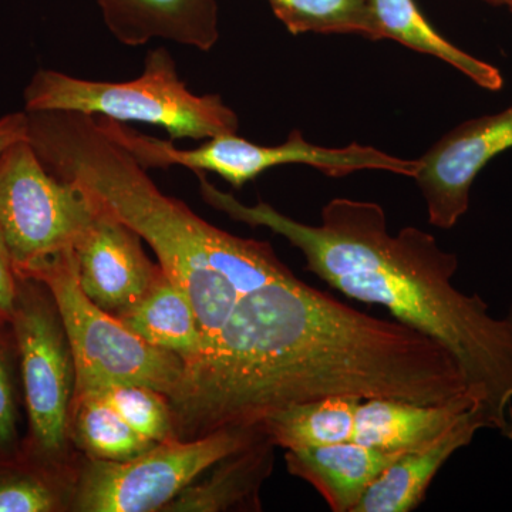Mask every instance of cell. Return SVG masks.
Listing matches in <instances>:
<instances>
[{
    "mask_svg": "<svg viewBox=\"0 0 512 512\" xmlns=\"http://www.w3.org/2000/svg\"><path fill=\"white\" fill-rule=\"evenodd\" d=\"M470 393L456 357L399 320L379 319L291 274L245 292L168 399L175 439L255 429L329 396L441 404Z\"/></svg>",
    "mask_w": 512,
    "mask_h": 512,
    "instance_id": "obj_1",
    "label": "cell"
},
{
    "mask_svg": "<svg viewBox=\"0 0 512 512\" xmlns=\"http://www.w3.org/2000/svg\"><path fill=\"white\" fill-rule=\"evenodd\" d=\"M202 200L234 221L264 227L299 249L306 269L330 288L419 330L456 357L480 404L485 429L512 440V335L480 295L453 285L458 258L419 228L389 232L386 212L372 201L335 198L320 224L293 220L266 202L247 205L197 174Z\"/></svg>",
    "mask_w": 512,
    "mask_h": 512,
    "instance_id": "obj_2",
    "label": "cell"
},
{
    "mask_svg": "<svg viewBox=\"0 0 512 512\" xmlns=\"http://www.w3.org/2000/svg\"><path fill=\"white\" fill-rule=\"evenodd\" d=\"M26 113L28 141L47 170L79 184L140 235L164 274L190 298L200 323L201 352L241 295L291 274L268 242L235 237L165 195L93 116Z\"/></svg>",
    "mask_w": 512,
    "mask_h": 512,
    "instance_id": "obj_3",
    "label": "cell"
},
{
    "mask_svg": "<svg viewBox=\"0 0 512 512\" xmlns=\"http://www.w3.org/2000/svg\"><path fill=\"white\" fill-rule=\"evenodd\" d=\"M25 111H72L86 116L164 128L171 141L208 140L238 134L239 119L220 94L192 93L178 74L170 50L147 53L140 77L130 82H94L39 70L25 93Z\"/></svg>",
    "mask_w": 512,
    "mask_h": 512,
    "instance_id": "obj_4",
    "label": "cell"
},
{
    "mask_svg": "<svg viewBox=\"0 0 512 512\" xmlns=\"http://www.w3.org/2000/svg\"><path fill=\"white\" fill-rule=\"evenodd\" d=\"M23 278L45 285L55 303L72 352L74 394L137 384L167 399L173 396L183 377V357L150 345L117 316L94 305L77 282L74 249L43 262Z\"/></svg>",
    "mask_w": 512,
    "mask_h": 512,
    "instance_id": "obj_5",
    "label": "cell"
},
{
    "mask_svg": "<svg viewBox=\"0 0 512 512\" xmlns=\"http://www.w3.org/2000/svg\"><path fill=\"white\" fill-rule=\"evenodd\" d=\"M99 212L94 195L47 170L28 138L0 157V232L19 278L76 248Z\"/></svg>",
    "mask_w": 512,
    "mask_h": 512,
    "instance_id": "obj_6",
    "label": "cell"
},
{
    "mask_svg": "<svg viewBox=\"0 0 512 512\" xmlns=\"http://www.w3.org/2000/svg\"><path fill=\"white\" fill-rule=\"evenodd\" d=\"M261 434L255 429L215 431L200 439H170L124 461L93 458L79 481L74 507L86 512L163 510L195 478Z\"/></svg>",
    "mask_w": 512,
    "mask_h": 512,
    "instance_id": "obj_7",
    "label": "cell"
},
{
    "mask_svg": "<svg viewBox=\"0 0 512 512\" xmlns=\"http://www.w3.org/2000/svg\"><path fill=\"white\" fill-rule=\"evenodd\" d=\"M39 282L18 278L9 318L29 419V458L47 466L63 453L74 396V365L55 303Z\"/></svg>",
    "mask_w": 512,
    "mask_h": 512,
    "instance_id": "obj_8",
    "label": "cell"
},
{
    "mask_svg": "<svg viewBox=\"0 0 512 512\" xmlns=\"http://www.w3.org/2000/svg\"><path fill=\"white\" fill-rule=\"evenodd\" d=\"M512 148V104L448 131L420 158L414 180L426 200L429 222L451 229L470 208V192L485 165Z\"/></svg>",
    "mask_w": 512,
    "mask_h": 512,
    "instance_id": "obj_9",
    "label": "cell"
},
{
    "mask_svg": "<svg viewBox=\"0 0 512 512\" xmlns=\"http://www.w3.org/2000/svg\"><path fill=\"white\" fill-rule=\"evenodd\" d=\"M141 241L100 202L99 214L74 248L80 289L94 305L117 318L146 295L160 272Z\"/></svg>",
    "mask_w": 512,
    "mask_h": 512,
    "instance_id": "obj_10",
    "label": "cell"
},
{
    "mask_svg": "<svg viewBox=\"0 0 512 512\" xmlns=\"http://www.w3.org/2000/svg\"><path fill=\"white\" fill-rule=\"evenodd\" d=\"M104 23L123 45L154 39L210 52L220 40L217 0H97Z\"/></svg>",
    "mask_w": 512,
    "mask_h": 512,
    "instance_id": "obj_11",
    "label": "cell"
},
{
    "mask_svg": "<svg viewBox=\"0 0 512 512\" xmlns=\"http://www.w3.org/2000/svg\"><path fill=\"white\" fill-rule=\"evenodd\" d=\"M485 429L478 410L458 417L436 439L404 451L370 485L353 512H410L416 510L429 490L431 481L448 458L467 447L477 431Z\"/></svg>",
    "mask_w": 512,
    "mask_h": 512,
    "instance_id": "obj_12",
    "label": "cell"
},
{
    "mask_svg": "<svg viewBox=\"0 0 512 512\" xmlns=\"http://www.w3.org/2000/svg\"><path fill=\"white\" fill-rule=\"evenodd\" d=\"M355 441L286 450L292 476L312 485L333 512H353L370 485L400 456Z\"/></svg>",
    "mask_w": 512,
    "mask_h": 512,
    "instance_id": "obj_13",
    "label": "cell"
},
{
    "mask_svg": "<svg viewBox=\"0 0 512 512\" xmlns=\"http://www.w3.org/2000/svg\"><path fill=\"white\" fill-rule=\"evenodd\" d=\"M471 410L481 413L480 404L470 394L441 404H416L383 397L362 399L356 410L353 441L404 453L436 439L458 417Z\"/></svg>",
    "mask_w": 512,
    "mask_h": 512,
    "instance_id": "obj_14",
    "label": "cell"
},
{
    "mask_svg": "<svg viewBox=\"0 0 512 512\" xmlns=\"http://www.w3.org/2000/svg\"><path fill=\"white\" fill-rule=\"evenodd\" d=\"M379 29L380 40L390 39L443 60L468 77L481 89L498 92L503 89L504 77L500 69L464 52L448 42L424 18L414 0H367Z\"/></svg>",
    "mask_w": 512,
    "mask_h": 512,
    "instance_id": "obj_15",
    "label": "cell"
},
{
    "mask_svg": "<svg viewBox=\"0 0 512 512\" xmlns=\"http://www.w3.org/2000/svg\"><path fill=\"white\" fill-rule=\"evenodd\" d=\"M119 319L150 345L173 352L184 362L200 355L202 336L194 306L161 268L146 295Z\"/></svg>",
    "mask_w": 512,
    "mask_h": 512,
    "instance_id": "obj_16",
    "label": "cell"
},
{
    "mask_svg": "<svg viewBox=\"0 0 512 512\" xmlns=\"http://www.w3.org/2000/svg\"><path fill=\"white\" fill-rule=\"evenodd\" d=\"M360 397L329 396L269 414L258 429L274 446L301 450L346 443L355 437Z\"/></svg>",
    "mask_w": 512,
    "mask_h": 512,
    "instance_id": "obj_17",
    "label": "cell"
},
{
    "mask_svg": "<svg viewBox=\"0 0 512 512\" xmlns=\"http://www.w3.org/2000/svg\"><path fill=\"white\" fill-rule=\"evenodd\" d=\"M207 481L188 485L168 505L171 511H225L256 497L274 466V444L264 434L221 461Z\"/></svg>",
    "mask_w": 512,
    "mask_h": 512,
    "instance_id": "obj_18",
    "label": "cell"
},
{
    "mask_svg": "<svg viewBox=\"0 0 512 512\" xmlns=\"http://www.w3.org/2000/svg\"><path fill=\"white\" fill-rule=\"evenodd\" d=\"M70 429L77 444L100 460H128L157 444L131 429L96 393L74 394Z\"/></svg>",
    "mask_w": 512,
    "mask_h": 512,
    "instance_id": "obj_19",
    "label": "cell"
},
{
    "mask_svg": "<svg viewBox=\"0 0 512 512\" xmlns=\"http://www.w3.org/2000/svg\"><path fill=\"white\" fill-rule=\"evenodd\" d=\"M292 35H359L380 40L367 0H268Z\"/></svg>",
    "mask_w": 512,
    "mask_h": 512,
    "instance_id": "obj_20",
    "label": "cell"
},
{
    "mask_svg": "<svg viewBox=\"0 0 512 512\" xmlns=\"http://www.w3.org/2000/svg\"><path fill=\"white\" fill-rule=\"evenodd\" d=\"M92 393L106 400L140 436L154 443L175 439L170 403L157 390L137 384H113Z\"/></svg>",
    "mask_w": 512,
    "mask_h": 512,
    "instance_id": "obj_21",
    "label": "cell"
},
{
    "mask_svg": "<svg viewBox=\"0 0 512 512\" xmlns=\"http://www.w3.org/2000/svg\"><path fill=\"white\" fill-rule=\"evenodd\" d=\"M29 458V457H28ZM0 458V512H52L59 495L43 464L29 458Z\"/></svg>",
    "mask_w": 512,
    "mask_h": 512,
    "instance_id": "obj_22",
    "label": "cell"
},
{
    "mask_svg": "<svg viewBox=\"0 0 512 512\" xmlns=\"http://www.w3.org/2000/svg\"><path fill=\"white\" fill-rule=\"evenodd\" d=\"M5 345L0 340V458L19 456L18 406Z\"/></svg>",
    "mask_w": 512,
    "mask_h": 512,
    "instance_id": "obj_23",
    "label": "cell"
},
{
    "mask_svg": "<svg viewBox=\"0 0 512 512\" xmlns=\"http://www.w3.org/2000/svg\"><path fill=\"white\" fill-rule=\"evenodd\" d=\"M18 276L0 232V320H9L15 308Z\"/></svg>",
    "mask_w": 512,
    "mask_h": 512,
    "instance_id": "obj_24",
    "label": "cell"
},
{
    "mask_svg": "<svg viewBox=\"0 0 512 512\" xmlns=\"http://www.w3.org/2000/svg\"><path fill=\"white\" fill-rule=\"evenodd\" d=\"M28 113H12L0 119V157L13 144L28 138Z\"/></svg>",
    "mask_w": 512,
    "mask_h": 512,
    "instance_id": "obj_25",
    "label": "cell"
},
{
    "mask_svg": "<svg viewBox=\"0 0 512 512\" xmlns=\"http://www.w3.org/2000/svg\"><path fill=\"white\" fill-rule=\"evenodd\" d=\"M481 2L488 3V5L493 6H508V3H510V0H481Z\"/></svg>",
    "mask_w": 512,
    "mask_h": 512,
    "instance_id": "obj_26",
    "label": "cell"
},
{
    "mask_svg": "<svg viewBox=\"0 0 512 512\" xmlns=\"http://www.w3.org/2000/svg\"><path fill=\"white\" fill-rule=\"evenodd\" d=\"M505 320L508 322V326H510L511 335H512V305L510 311H508L507 316H505Z\"/></svg>",
    "mask_w": 512,
    "mask_h": 512,
    "instance_id": "obj_27",
    "label": "cell"
},
{
    "mask_svg": "<svg viewBox=\"0 0 512 512\" xmlns=\"http://www.w3.org/2000/svg\"><path fill=\"white\" fill-rule=\"evenodd\" d=\"M508 8H510V10L512 12V0H510V3H508Z\"/></svg>",
    "mask_w": 512,
    "mask_h": 512,
    "instance_id": "obj_28",
    "label": "cell"
}]
</instances>
